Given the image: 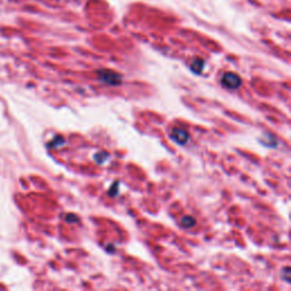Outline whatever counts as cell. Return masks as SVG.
Returning <instances> with one entry per match:
<instances>
[{"label": "cell", "mask_w": 291, "mask_h": 291, "mask_svg": "<svg viewBox=\"0 0 291 291\" xmlns=\"http://www.w3.org/2000/svg\"><path fill=\"white\" fill-rule=\"evenodd\" d=\"M98 78L102 83L108 86H118L122 83V75L111 70L98 71Z\"/></svg>", "instance_id": "obj_1"}, {"label": "cell", "mask_w": 291, "mask_h": 291, "mask_svg": "<svg viewBox=\"0 0 291 291\" xmlns=\"http://www.w3.org/2000/svg\"><path fill=\"white\" fill-rule=\"evenodd\" d=\"M242 80L239 77L238 74L233 73V72H229V73H225L222 77V85L225 88L231 90H236L239 87L241 86Z\"/></svg>", "instance_id": "obj_2"}, {"label": "cell", "mask_w": 291, "mask_h": 291, "mask_svg": "<svg viewBox=\"0 0 291 291\" xmlns=\"http://www.w3.org/2000/svg\"><path fill=\"white\" fill-rule=\"evenodd\" d=\"M171 137H172V139L175 142L181 146L186 145L189 140L188 132L183 129H178V127H174V129L172 130V132H171Z\"/></svg>", "instance_id": "obj_3"}, {"label": "cell", "mask_w": 291, "mask_h": 291, "mask_svg": "<svg viewBox=\"0 0 291 291\" xmlns=\"http://www.w3.org/2000/svg\"><path fill=\"white\" fill-rule=\"evenodd\" d=\"M204 66H205V62L202 61L201 58H196L193 62V64H191L190 69L193 70L196 74H200L202 70H204Z\"/></svg>", "instance_id": "obj_4"}, {"label": "cell", "mask_w": 291, "mask_h": 291, "mask_svg": "<svg viewBox=\"0 0 291 291\" xmlns=\"http://www.w3.org/2000/svg\"><path fill=\"white\" fill-rule=\"evenodd\" d=\"M181 224L185 226L186 229L193 228V226L196 224V220H194L193 216H185L181 220Z\"/></svg>", "instance_id": "obj_5"}, {"label": "cell", "mask_w": 291, "mask_h": 291, "mask_svg": "<svg viewBox=\"0 0 291 291\" xmlns=\"http://www.w3.org/2000/svg\"><path fill=\"white\" fill-rule=\"evenodd\" d=\"M285 279L287 282H290V269L285 268Z\"/></svg>", "instance_id": "obj_6"}]
</instances>
